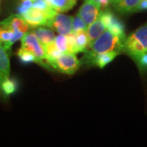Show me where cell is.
Here are the masks:
<instances>
[{
    "label": "cell",
    "mask_w": 147,
    "mask_h": 147,
    "mask_svg": "<svg viewBox=\"0 0 147 147\" xmlns=\"http://www.w3.org/2000/svg\"><path fill=\"white\" fill-rule=\"evenodd\" d=\"M125 38L126 36H119L106 29L96 40L89 45L88 49L84 52L80 63L91 65L93 59L102 53L116 51L121 54L123 52Z\"/></svg>",
    "instance_id": "1"
},
{
    "label": "cell",
    "mask_w": 147,
    "mask_h": 147,
    "mask_svg": "<svg viewBox=\"0 0 147 147\" xmlns=\"http://www.w3.org/2000/svg\"><path fill=\"white\" fill-rule=\"evenodd\" d=\"M123 52L134 60L147 52V23L126 37Z\"/></svg>",
    "instance_id": "2"
},
{
    "label": "cell",
    "mask_w": 147,
    "mask_h": 147,
    "mask_svg": "<svg viewBox=\"0 0 147 147\" xmlns=\"http://www.w3.org/2000/svg\"><path fill=\"white\" fill-rule=\"evenodd\" d=\"M21 47L30 51L35 55L36 63L40 64L45 68L51 69V65L47 59L45 47L38 40L34 32H28L24 35L21 38Z\"/></svg>",
    "instance_id": "3"
},
{
    "label": "cell",
    "mask_w": 147,
    "mask_h": 147,
    "mask_svg": "<svg viewBox=\"0 0 147 147\" xmlns=\"http://www.w3.org/2000/svg\"><path fill=\"white\" fill-rule=\"evenodd\" d=\"M52 68L65 74L72 75L80 67V61L74 53H65L55 59L48 61Z\"/></svg>",
    "instance_id": "4"
},
{
    "label": "cell",
    "mask_w": 147,
    "mask_h": 147,
    "mask_svg": "<svg viewBox=\"0 0 147 147\" xmlns=\"http://www.w3.org/2000/svg\"><path fill=\"white\" fill-rule=\"evenodd\" d=\"M102 12V7L95 0H84L77 14L89 25L100 17Z\"/></svg>",
    "instance_id": "5"
},
{
    "label": "cell",
    "mask_w": 147,
    "mask_h": 147,
    "mask_svg": "<svg viewBox=\"0 0 147 147\" xmlns=\"http://www.w3.org/2000/svg\"><path fill=\"white\" fill-rule=\"evenodd\" d=\"M48 10L43 11L34 8H30L28 11L21 15L30 28H36L40 26H47L49 21Z\"/></svg>",
    "instance_id": "6"
},
{
    "label": "cell",
    "mask_w": 147,
    "mask_h": 147,
    "mask_svg": "<svg viewBox=\"0 0 147 147\" xmlns=\"http://www.w3.org/2000/svg\"><path fill=\"white\" fill-rule=\"evenodd\" d=\"M73 17L57 12L48 27H50L59 34L67 35L72 31Z\"/></svg>",
    "instance_id": "7"
},
{
    "label": "cell",
    "mask_w": 147,
    "mask_h": 147,
    "mask_svg": "<svg viewBox=\"0 0 147 147\" xmlns=\"http://www.w3.org/2000/svg\"><path fill=\"white\" fill-rule=\"evenodd\" d=\"M100 17L105 24L106 29L115 34L125 36V27L123 23L120 19H119L113 14V12H112L108 9H106L102 10Z\"/></svg>",
    "instance_id": "8"
},
{
    "label": "cell",
    "mask_w": 147,
    "mask_h": 147,
    "mask_svg": "<svg viewBox=\"0 0 147 147\" xmlns=\"http://www.w3.org/2000/svg\"><path fill=\"white\" fill-rule=\"evenodd\" d=\"M10 62L8 51L3 47L2 43L0 42V96L1 84L6 79L10 78Z\"/></svg>",
    "instance_id": "9"
},
{
    "label": "cell",
    "mask_w": 147,
    "mask_h": 147,
    "mask_svg": "<svg viewBox=\"0 0 147 147\" xmlns=\"http://www.w3.org/2000/svg\"><path fill=\"white\" fill-rule=\"evenodd\" d=\"M0 23L5 26H8L12 29L14 32H20L25 34L29 32L30 27L25 22L23 18L19 14H13L5 18L2 21H0Z\"/></svg>",
    "instance_id": "10"
},
{
    "label": "cell",
    "mask_w": 147,
    "mask_h": 147,
    "mask_svg": "<svg viewBox=\"0 0 147 147\" xmlns=\"http://www.w3.org/2000/svg\"><path fill=\"white\" fill-rule=\"evenodd\" d=\"M140 1L141 0H121L113 5L114 9L119 14H128L136 12Z\"/></svg>",
    "instance_id": "11"
},
{
    "label": "cell",
    "mask_w": 147,
    "mask_h": 147,
    "mask_svg": "<svg viewBox=\"0 0 147 147\" xmlns=\"http://www.w3.org/2000/svg\"><path fill=\"white\" fill-rule=\"evenodd\" d=\"M33 32L43 46L54 42L55 38H56L53 29L48 27H45L40 26L36 27L33 31Z\"/></svg>",
    "instance_id": "12"
},
{
    "label": "cell",
    "mask_w": 147,
    "mask_h": 147,
    "mask_svg": "<svg viewBox=\"0 0 147 147\" xmlns=\"http://www.w3.org/2000/svg\"><path fill=\"white\" fill-rule=\"evenodd\" d=\"M106 29H107L105 24L104 23L100 16L93 23L88 25L87 32L89 37V45H91L95 40H96Z\"/></svg>",
    "instance_id": "13"
},
{
    "label": "cell",
    "mask_w": 147,
    "mask_h": 147,
    "mask_svg": "<svg viewBox=\"0 0 147 147\" xmlns=\"http://www.w3.org/2000/svg\"><path fill=\"white\" fill-rule=\"evenodd\" d=\"M53 10L57 12H65L72 9L77 0H45Z\"/></svg>",
    "instance_id": "14"
},
{
    "label": "cell",
    "mask_w": 147,
    "mask_h": 147,
    "mask_svg": "<svg viewBox=\"0 0 147 147\" xmlns=\"http://www.w3.org/2000/svg\"><path fill=\"white\" fill-rule=\"evenodd\" d=\"M119 54L120 53L116 52V51H110V52L102 53V54L97 55L93 59L91 65L97 66L101 69L104 68L106 65L113 61Z\"/></svg>",
    "instance_id": "15"
},
{
    "label": "cell",
    "mask_w": 147,
    "mask_h": 147,
    "mask_svg": "<svg viewBox=\"0 0 147 147\" xmlns=\"http://www.w3.org/2000/svg\"><path fill=\"white\" fill-rule=\"evenodd\" d=\"M18 87V83L16 79L10 78L6 79L1 86V96L8 97L14 94L17 91Z\"/></svg>",
    "instance_id": "16"
},
{
    "label": "cell",
    "mask_w": 147,
    "mask_h": 147,
    "mask_svg": "<svg viewBox=\"0 0 147 147\" xmlns=\"http://www.w3.org/2000/svg\"><path fill=\"white\" fill-rule=\"evenodd\" d=\"M76 37V42L78 53H84L89 46V37L87 30L78 31L74 32Z\"/></svg>",
    "instance_id": "17"
},
{
    "label": "cell",
    "mask_w": 147,
    "mask_h": 147,
    "mask_svg": "<svg viewBox=\"0 0 147 147\" xmlns=\"http://www.w3.org/2000/svg\"><path fill=\"white\" fill-rule=\"evenodd\" d=\"M17 56L21 63L23 64L27 65V64L34 63V62L36 63V58L35 55L30 51H27L22 47L20 48L19 50L18 51Z\"/></svg>",
    "instance_id": "18"
},
{
    "label": "cell",
    "mask_w": 147,
    "mask_h": 147,
    "mask_svg": "<svg viewBox=\"0 0 147 147\" xmlns=\"http://www.w3.org/2000/svg\"><path fill=\"white\" fill-rule=\"evenodd\" d=\"M45 49L46 55H47V61H51L55 59H57L61 55L63 54L61 51L57 49V47L55 45V42L49 44L44 46Z\"/></svg>",
    "instance_id": "19"
},
{
    "label": "cell",
    "mask_w": 147,
    "mask_h": 147,
    "mask_svg": "<svg viewBox=\"0 0 147 147\" xmlns=\"http://www.w3.org/2000/svg\"><path fill=\"white\" fill-rule=\"evenodd\" d=\"M14 31L8 26L0 23V42L5 43L13 38Z\"/></svg>",
    "instance_id": "20"
},
{
    "label": "cell",
    "mask_w": 147,
    "mask_h": 147,
    "mask_svg": "<svg viewBox=\"0 0 147 147\" xmlns=\"http://www.w3.org/2000/svg\"><path fill=\"white\" fill-rule=\"evenodd\" d=\"M88 25L78 14L73 17L72 21V32H77L78 31L87 30Z\"/></svg>",
    "instance_id": "21"
},
{
    "label": "cell",
    "mask_w": 147,
    "mask_h": 147,
    "mask_svg": "<svg viewBox=\"0 0 147 147\" xmlns=\"http://www.w3.org/2000/svg\"><path fill=\"white\" fill-rule=\"evenodd\" d=\"M55 44L62 53H67V42L66 35L59 34V36L55 38Z\"/></svg>",
    "instance_id": "22"
},
{
    "label": "cell",
    "mask_w": 147,
    "mask_h": 147,
    "mask_svg": "<svg viewBox=\"0 0 147 147\" xmlns=\"http://www.w3.org/2000/svg\"><path fill=\"white\" fill-rule=\"evenodd\" d=\"M66 37H67V53H74V54L78 53L74 33L71 32L69 34L66 35Z\"/></svg>",
    "instance_id": "23"
},
{
    "label": "cell",
    "mask_w": 147,
    "mask_h": 147,
    "mask_svg": "<svg viewBox=\"0 0 147 147\" xmlns=\"http://www.w3.org/2000/svg\"><path fill=\"white\" fill-rule=\"evenodd\" d=\"M33 2L34 0H21V2L16 8V12L18 14L22 15L29 9L32 8L33 7Z\"/></svg>",
    "instance_id": "24"
},
{
    "label": "cell",
    "mask_w": 147,
    "mask_h": 147,
    "mask_svg": "<svg viewBox=\"0 0 147 147\" xmlns=\"http://www.w3.org/2000/svg\"><path fill=\"white\" fill-rule=\"evenodd\" d=\"M134 61L140 71L147 69V52L140 55L138 57H137Z\"/></svg>",
    "instance_id": "25"
},
{
    "label": "cell",
    "mask_w": 147,
    "mask_h": 147,
    "mask_svg": "<svg viewBox=\"0 0 147 147\" xmlns=\"http://www.w3.org/2000/svg\"><path fill=\"white\" fill-rule=\"evenodd\" d=\"M32 8L39 9V10L45 11L51 7L48 4V3L45 0H36L33 2V7Z\"/></svg>",
    "instance_id": "26"
},
{
    "label": "cell",
    "mask_w": 147,
    "mask_h": 147,
    "mask_svg": "<svg viewBox=\"0 0 147 147\" xmlns=\"http://www.w3.org/2000/svg\"><path fill=\"white\" fill-rule=\"evenodd\" d=\"M147 10V0H141L138 6L136 9V12H142V11Z\"/></svg>",
    "instance_id": "27"
},
{
    "label": "cell",
    "mask_w": 147,
    "mask_h": 147,
    "mask_svg": "<svg viewBox=\"0 0 147 147\" xmlns=\"http://www.w3.org/2000/svg\"><path fill=\"white\" fill-rule=\"evenodd\" d=\"M95 1L100 3L102 9L104 10L108 9V6L111 4V0H95Z\"/></svg>",
    "instance_id": "28"
},
{
    "label": "cell",
    "mask_w": 147,
    "mask_h": 147,
    "mask_svg": "<svg viewBox=\"0 0 147 147\" xmlns=\"http://www.w3.org/2000/svg\"><path fill=\"white\" fill-rule=\"evenodd\" d=\"M121 0H111V4H115V3L119 2Z\"/></svg>",
    "instance_id": "29"
},
{
    "label": "cell",
    "mask_w": 147,
    "mask_h": 147,
    "mask_svg": "<svg viewBox=\"0 0 147 147\" xmlns=\"http://www.w3.org/2000/svg\"><path fill=\"white\" fill-rule=\"evenodd\" d=\"M34 1H36V0H34Z\"/></svg>",
    "instance_id": "30"
},
{
    "label": "cell",
    "mask_w": 147,
    "mask_h": 147,
    "mask_svg": "<svg viewBox=\"0 0 147 147\" xmlns=\"http://www.w3.org/2000/svg\"><path fill=\"white\" fill-rule=\"evenodd\" d=\"M0 1H1V0H0Z\"/></svg>",
    "instance_id": "31"
},
{
    "label": "cell",
    "mask_w": 147,
    "mask_h": 147,
    "mask_svg": "<svg viewBox=\"0 0 147 147\" xmlns=\"http://www.w3.org/2000/svg\"></svg>",
    "instance_id": "32"
}]
</instances>
